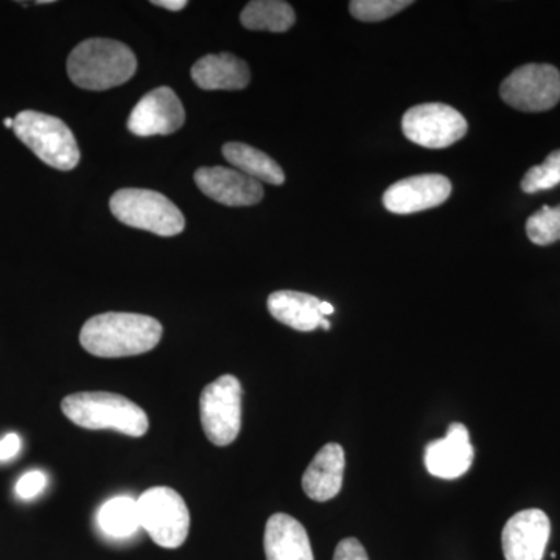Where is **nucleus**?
Returning a JSON list of instances; mask_svg holds the SVG:
<instances>
[{
  "label": "nucleus",
  "instance_id": "nucleus-10",
  "mask_svg": "<svg viewBox=\"0 0 560 560\" xmlns=\"http://www.w3.org/2000/svg\"><path fill=\"white\" fill-rule=\"evenodd\" d=\"M186 121V110L171 88H156L143 95L128 117V130L140 138L167 136L178 131Z\"/></svg>",
  "mask_w": 560,
  "mask_h": 560
},
{
  "label": "nucleus",
  "instance_id": "nucleus-24",
  "mask_svg": "<svg viewBox=\"0 0 560 560\" xmlns=\"http://www.w3.org/2000/svg\"><path fill=\"white\" fill-rule=\"evenodd\" d=\"M411 3L410 0H352L349 3V10L355 20L381 22L389 20Z\"/></svg>",
  "mask_w": 560,
  "mask_h": 560
},
{
  "label": "nucleus",
  "instance_id": "nucleus-30",
  "mask_svg": "<svg viewBox=\"0 0 560 560\" xmlns=\"http://www.w3.org/2000/svg\"><path fill=\"white\" fill-rule=\"evenodd\" d=\"M319 327H323L324 330H329L330 329L329 319H326V318L320 319Z\"/></svg>",
  "mask_w": 560,
  "mask_h": 560
},
{
  "label": "nucleus",
  "instance_id": "nucleus-12",
  "mask_svg": "<svg viewBox=\"0 0 560 560\" xmlns=\"http://www.w3.org/2000/svg\"><path fill=\"white\" fill-rule=\"evenodd\" d=\"M551 536V523L541 510L512 515L501 534L506 560H541Z\"/></svg>",
  "mask_w": 560,
  "mask_h": 560
},
{
  "label": "nucleus",
  "instance_id": "nucleus-31",
  "mask_svg": "<svg viewBox=\"0 0 560 560\" xmlns=\"http://www.w3.org/2000/svg\"><path fill=\"white\" fill-rule=\"evenodd\" d=\"M3 125H5L7 128H13L14 127V119H10V117H7V119L3 120Z\"/></svg>",
  "mask_w": 560,
  "mask_h": 560
},
{
  "label": "nucleus",
  "instance_id": "nucleus-2",
  "mask_svg": "<svg viewBox=\"0 0 560 560\" xmlns=\"http://www.w3.org/2000/svg\"><path fill=\"white\" fill-rule=\"evenodd\" d=\"M138 60L127 44L92 38L80 43L69 55L70 80L83 90L106 91L132 79Z\"/></svg>",
  "mask_w": 560,
  "mask_h": 560
},
{
  "label": "nucleus",
  "instance_id": "nucleus-19",
  "mask_svg": "<svg viewBox=\"0 0 560 560\" xmlns=\"http://www.w3.org/2000/svg\"><path fill=\"white\" fill-rule=\"evenodd\" d=\"M223 156L234 165L235 171L245 173L259 183L264 180V183L275 184V186L285 183V173L278 162L264 151L246 145V143H226L223 147Z\"/></svg>",
  "mask_w": 560,
  "mask_h": 560
},
{
  "label": "nucleus",
  "instance_id": "nucleus-13",
  "mask_svg": "<svg viewBox=\"0 0 560 560\" xmlns=\"http://www.w3.org/2000/svg\"><path fill=\"white\" fill-rule=\"evenodd\" d=\"M195 183L202 194L213 201L231 208L254 206L264 198V187L259 180L245 173L226 167H202L195 173Z\"/></svg>",
  "mask_w": 560,
  "mask_h": 560
},
{
  "label": "nucleus",
  "instance_id": "nucleus-14",
  "mask_svg": "<svg viewBox=\"0 0 560 560\" xmlns=\"http://www.w3.org/2000/svg\"><path fill=\"white\" fill-rule=\"evenodd\" d=\"M470 434L464 423L453 422L444 440L430 442L425 447L427 470L441 480H456L469 471L475 458Z\"/></svg>",
  "mask_w": 560,
  "mask_h": 560
},
{
  "label": "nucleus",
  "instance_id": "nucleus-7",
  "mask_svg": "<svg viewBox=\"0 0 560 560\" xmlns=\"http://www.w3.org/2000/svg\"><path fill=\"white\" fill-rule=\"evenodd\" d=\"M242 397L241 382L234 375H221L202 389L201 425L217 447H226L237 440L242 429Z\"/></svg>",
  "mask_w": 560,
  "mask_h": 560
},
{
  "label": "nucleus",
  "instance_id": "nucleus-26",
  "mask_svg": "<svg viewBox=\"0 0 560 560\" xmlns=\"http://www.w3.org/2000/svg\"><path fill=\"white\" fill-rule=\"evenodd\" d=\"M334 560H370L368 552L359 540L349 537L341 540L335 550Z\"/></svg>",
  "mask_w": 560,
  "mask_h": 560
},
{
  "label": "nucleus",
  "instance_id": "nucleus-29",
  "mask_svg": "<svg viewBox=\"0 0 560 560\" xmlns=\"http://www.w3.org/2000/svg\"><path fill=\"white\" fill-rule=\"evenodd\" d=\"M334 312V305L329 304V302H320V313H323L324 318L331 315Z\"/></svg>",
  "mask_w": 560,
  "mask_h": 560
},
{
  "label": "nucleus",
  "instance_id": "nucleus-23",
  "mask_svg": "<svg viewBox=\"0 0 560 560\" xmlns=\"http://www.w3.org/2000/svg\"><path fill=\"white\" fill-rule=\"evenodd\" d=\"M560 184V150L548 154L544 164L534 165L523 176L522 190L525 194H539V191L555 189Z\"/></svg>",
  "mask_w": 560,
  "mask_h": 560
},
{
  "label": "nucleus",
  "instance_id": "nucleus-9",
  "mask_svg": "<svg viewBox=\"0 0 560 560\" xmlns=\"http://www.w3.org/2000/svg\"><path fill=\"white\" fill-rule=\"evenodd\" d=\"M401 130L416 145L425 149H447L467 135L469 125L463 114L442 103H425L408 109L401 119Z\"/></svg>",
  "mask_w": 560,
  "mask_h": 560
},
{
  "label": "nucleus",
  "instance_id": "nucleus-18",
  "mask_svg": "<svg viewBox=\"0 0 560 560\" xmlns=\"http://www.w3.org/2000/svg\"><path fill=\"white\" fill-rule=\"evenodd\" d=\"M320 302L323 301L318 298L301 291H275L268 298V311L272 318L291 329L313 331L318 329L320 319L324 318Z\"/></svg>",
  "mask_w": 560,
  "mask_h": 560
},
{
  "label": "nucleus",
  "instance_id": "nucleus-25",
  "mask_svg": "<svg viewBox=\"0 0 560 560\" xmlns=\"http://www.w3.org/2000/svg\"><path fill=\"white\" fill-rule=\"evenodd\" d=\"M47 488V475L40 470H31L22 475L16 482V495L21 500H33Z\"/></svg>",
  "mask_w": 560,
  "mask_h": 560
},
{
  "label": "nucleus",
  "instance_id": "nucleus-5",
  "mask_svg": "<svg viewBox=\"0 0 560 560\" xmlns=\"http://www.w3.org/2000/svg\"><path fill=\"white\" fill-rule=\"evenodd\" d=\"M117 220L136 230L153 232L161 237H173L186 228L183 212L160 191L121 189L109 201Z\"/></svg>",
  "mask_w": 560,
  "mask_h": 560
},
{
  "label": "nucleus",
  "instance_id": "nucleus-6",
  "mask_svg": "<svg viewBox=\"0 0 560 560\" xmlns=\"http://www.w3.org/2000/svg\"><path fill=\"white\" fill-rule=\"evenodd\" d=\"M140 528L162 548L175 550L186 541L190 529V512L186 501L175 489L151 488L139 497Z\"/></svg>",
  "mask_w": 560,
  "mask_h": 560
},
{
  "label": "nucleus",
  "instance_id": "nucleus-28",
  "mask_svg": "<svg viewBox=\"0 0 560 560\" xmlns=\"http://www.w3.org/2000/svg\"><path fill=\"white\" fill-rule=\"evenodd\" d=\"M154 5L162 7V9H167L171 11H179L186 9L187 0H156L153 2Z\"/></svg>",
  "mask_w": 560,
  "mask_h": 560
},
{
  "label": "nucleus",
  "instance_id": "nucleus-11",
  "mask_svg": "<svg viewBox=\"0 0 560 560\" xmlns=\"http://www.w3.org/2000/svg\"><path fill=\"white\" fill-rule=\"evenodd\" d=\"M452 183L438 173L397 180L383 195L386 210L399 215L438 208L451 198Z\"/></svg>",
  "mask_w": 560,
  "mask_h": 560
},
{
  "label": "nucleus",
  "instance_id": "nucleus-21",
  "mask_svg": "<svg viewBox=\"0 0 560 560\" xmlns=\"http://www.w3.org/2000/svg\"><path fill=\"white\" fill-rule=\"evenodd\" d=\"M98 526L113 539H127L140 528L138 503L130 497H116L106 501L98 511Z\"/></svg>",
  "mask_w": 560,
  "mask_h": 560
},
{
  "label": "nucleus",
  "instance_id": "nucleus-20",
  "mask_svg": "<svg viewBox=\"0 0 560 560\" xmlns=\"http://www.w3.org/2000/svg\"><path fill=\"white\" fill-rule=\"evenodd\" d=\"M241 21L249 31L283 33L293 27L296 14L290 3L280 0H254L243 9Z\"/></svg>",
  "mask_w": 560,
  "mask_h": 560
},
{
  "label": "nucleus",
  "instance_id": "nucleus-3",
  "mask_svg": "<svg viewBox=\"0 0 560 560\" xmlns=\"http://www.w3.org/2000/svg\"><path fill=\"white\" fill-rule=\"evenodd\" d=\"M66 418L81 429L114 430L140 438L150 429L147 412L135 401L114 393H75L61 401Z\"/></svg>",
  "mask_w": 560,
  "mask_h": 560
},
{
  "label": "nucleus",
  "instance_id": "nucleus-17",
  "mask_svg": "<svg viewBox=\"0 0 560 560\" xmlns=\"http://www.w3.org/2000/svg\"><path fill=\"white\" fill-rule=\"evenodd\" d=\"M191 79L205 91H241L248 86V65L232 54L206 55L191 68Z\"/></svg>",
  "mask_w": 560,
  "mask_h": 560
},
{
  "label": "nucleus",
  "instance_id": "nucleus-8",
  "mask_svg": "<svg viewBox=\"0 0 560 560\" xmlns=\"http://www.w3.org/2000/svg\"><path fill=\"white\" fill-rule=\"evenodd\" d=\"M500 95L523 113H544L560 101V72L551 65H526L501 83Z\"/></svg>",
  "mask_w": 560,
  "mask_h": 560
},
{
  "label": "nucleus",
  "instance_id": "nucleus-22",
  "mask_svg": "<svg viewBox=\"0 0 560 560\" xmlns=\"http://www.w3.org/2000/svg\"><path fill=\"white\" fill-rule=\"evenodd\" d=\"M526 234L534 245L548 246L560 241V205L544 206L526 221Z\"/></svg>",
  "mask_w": 560,
  "mask_h": 560
},
{
  "label": "nucleus",
  "instance_id": "nucleus-27",
  "mask_svg": "<svg viewBox=\"0 0 560 560\" xmlns=\"http://www.w3.org/2000/svg\"><path fill=\"white\" fill-rule=\"evenodd\" d=\"M22 451V440L20 434L9 433L0 440V463H9L16 458Z\"/></svg>",
  "mask_w": 560,
  "mask_h": 560
},
{
  "label": "nucleus",
  "instance_id": "nucleus-15",
  "mask_svg": "<svg viewBox=\"0 0 560 560\" xmlns=\"http://www.w3.org/2000/svg\"><path fill=\"white\" fill-rule=\"evenodd\" d=\"M346 456L340 444L324 445L302 477V489L313 501H329L340 493Z\"/></svg>",
  "mask_w": 560,
  "mask_h": 560
},
{
  "label": "nucleus",
  "instance_id": "nucleus-4",
  "mask_svg": "<svg viewBox=\"0 0 560 560\" xmlns=\"http://www.w3.org/2000/svg\"><path fill=\"white\" fill-rule=\"evenodd\" d=\"M13 131L24 145L50 167L68 172L79 165V143L61 119L38 110H22L14 117Z\"/></svg>",
  "mask_w": 560,
  "mask_h": 560
},
{
  "label": "nucleus",
  "instance_id": "nucleus-1",
  "mask_svg": "<svg viewBox=\"0 0 560 560\" xmlns=\"http://www.w3.org/2000/svg\"><path fill=\"white\" fill-rule=\"evenodd\" d=\"M160 320L139 313H103L86 320L80 342L91 355L121 359L150 352L160 345Z\"/></svg>",
  "mask_w": 560,
  "mask_h": 560
},
{
  "label": "nucleus",
  "instance_id": "nucleus-16",
  "mask_svg": "<svg viewBox=\"0 0 560 560\" xmlns=\"http://www.w3.org/2000/svg\"><path fill=\"white\" fill-rule=\"evenodd\" d=\"M264 548L267 560H315L307 530L287 514H275L268 518Z\"/></svg>",
  "mask_w": 560,
  "mask_h": 560
}]
</instances>
